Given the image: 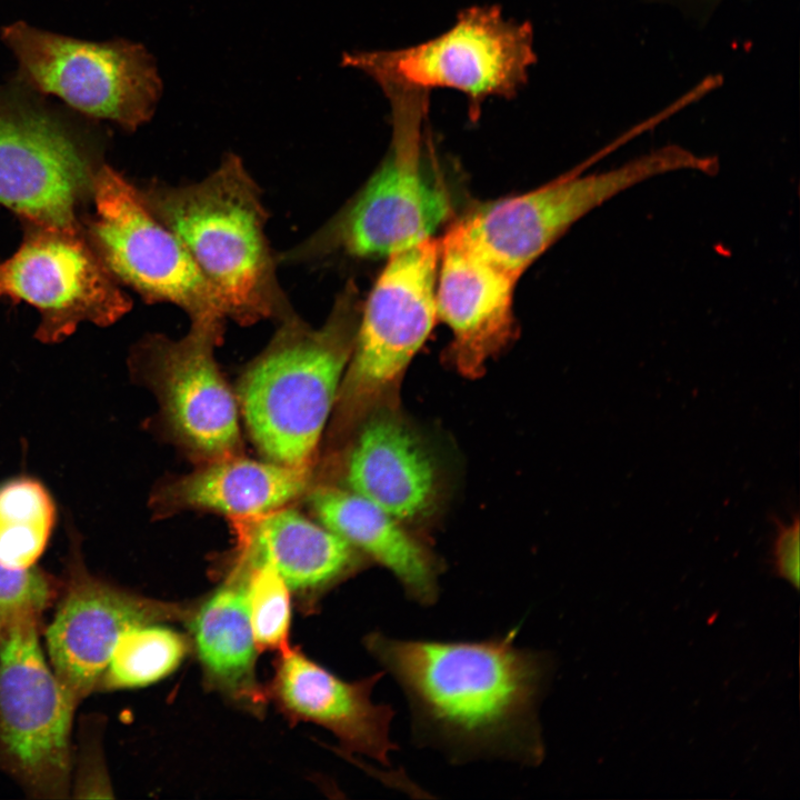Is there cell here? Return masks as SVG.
Instances as JSON below:
<instances>
[{"mask_svg": "<svg viewBox=\"0 0 800 800\" xmlns=\"http://www.w3.org/2000/svg\"><path fill=\"white\" fill-rule=\"evenodd\" d=\"M223 323L191 322L178 341L153 337L134 356L158 383L178 434L194 450L224 457L239 443L238 406L214 361Z\"/></svg>", "mask_w": 800, "mask_h": 800, "instance_id": "13", "label": "cell"}, {"mask_svg": "<svg viewBox=\"0 0 800 800\" xmlns=\"http://www.w3.org/2000/svg\"><path fill=\"white\" fill-rule=\"evenodd\" d=\"M139 192L187 249L227 317L252 324L293 312L277 278L260 189L240 157L228 153L198 182L152 183Z\"/></svg>", "mask_w": 800, "mask_h": 800, "instance_id": "2", "label": "cell"}, {"mask_svg": "<svg viewBox=\"0 0 800 800\" xmlns=\"http://www.w3.org/2000/svg\"><path fill=\"white\" fill-rule=\"evenodd\" d=\"M517 634L440 641L372 631L363 643L402 690L418 747L454 764L536 767L546 754L539 707L554 664L546 651L518 647Z\"/></svg>", "mask_w": 800, "mask_h": 800, "instance_id": "1", "label": "cell"}, {"mask_svg": "<svg viewBox=\"0 0 800 800\" xmlns=\"http://www.w3.org/2000/svg\"><path fill=\"white\" fill-rule=\"evenodd\" d=\"M534 61L528 22L506 19L498 6H476L460 11L436 38L402 49L344 53L341 63L364 72L383 91L458 90L476 121L487 98L517 94Z\"/></svg>", "mask_w": 800, "mask_h": 800, "instance_id": "5", "label": "cell"}, {"mask_svg": "<svg viewBox=\"0 0 800 800\" xmlns=\"http://www.w3.org/2000/svg\"><path fill=\"white\" fill-rule=\"evenodd\" d=\"M191 631L206 676L223 692L253 706L263 702L254 671L257 646L244 579L218 588L197 610Z\"/></svg>", "mask_w": 800, "mask_h": 800, "instance_id": "20", "label": "cell"}, {"mask_svg": "<svg viewBox=\"0 0 800 800\" xmlns=\"http://www.w3.org/2000/svg\"><path fill=\"white\" fill-rule=\"evenodd\" d=\"M94 214L84 236L117 281L148 302H168L191 322L224 323L216 290L180 240L143 202L139 190L101 164L93 182Z\"/></svg>", "mask_w": 800, "mask_h": 800, "instance_id": "9", "label": "cell"}, {"mask_svg": "<svg viewBox=\"0 0 800 800\" xmlns=\"http://www.w3.org/2000/svg\"><path fill=\"white\" fill-rule=\"evenodd\" d=\"M311 506L322 526L388 569L411 601L423 607L438 601L441 561L399 520L350 490L321 488Z\"/></svg>", "mask_w": 800, "mask_h": 800, "instance_id": "18", "label": "cell"}, {"mask_svg": "<svg viewBox=\"0 0 800 800\" xmlns=\"http://www.w3.org/2000/svg\"><path fill=\"white\" fill-rule=\"evenodd\" d=\"M390 150L372 177L339 213L293 248L278 263H308L333 253L356 258L391 256L429 238L448 218L444 189L428 178L423 164L429 92L389 89Z\"/></svg>", "mask_w": 800, "mask_h": 800, "instance_id": "4", "label": "cell"}, {"mask_svg": "<svg viewBox=\"0 0 800 800\" xmlns=\"http://www.w3.org/2000/svg\"><path fill=\"white\" fill-rule=\"evenodd\" d=\"M776 536L772 542V567L777 576L799 589L800 580V521L794 513L790 522L773 517Z\"/></svg>", "mask_w": 800, "mask_h": 800, "instance_id": "26", "label": "cell"}, {"mask_svg": "<svg viewBox=\"0 0 800 800\" xmlns=\"http://www.w3.org/2000/svg\"><path fill=\"white\" fill-rule=\"evenodd\" d=\"M440 241L429 238L389 256L359 319L342 378L340 409L359 420L374 408L397 403L399 382L436 317Z\"/></svg>", "mask_w": 800, "mask_h": 800, "instance_id": "7", "label": "cell"}, {"mask_svg": "<svg viewBox=\"0 0 800 800\" xmlns=\"http://www.w3.org/2000/svg\"><path fill=\"white\" fill-rule=\"evenodd\" d=\"M1 36L22 77L38 91L130 131L152 118L162 81L142 44L83 41L21 21L3 28Z\"/></svg>", "mask_w": 800, "mask_h": 800, "instance_id": "8", "label": "cell"}, {"mask_svg": "<svg viewBox=\"0 0 800 800\" xmlns=\"http://www.w3.org/2000/svg\"><path fill=\"white\" fill-rule=\"evenodd\" d=\"M181 614L177 606L127 592L78 567L47 629L53 672L79 701L100 682L113 647L124 631Z\"/></svg>", "mask_w": 800, "mask_h": 800, "instance_id": "14", "label": "cell"}, {"mask_svg": "<svg viewBox=\"0 0 800 800\" xmlns=\"http://www.w3.org/2000/svg\"><path fill=\"white\" fill-rule=\"evenodd\" d=\"M188 651L186 638L154 623L134 626L117 640L100 684L106 689L143 687L174 671Z\"/></svg>", "mask_w": 800, "mask_h": 800, "instance_id": "23", "label": "cell"}, {"mask_svg": "<svg viewBox=\"0 0 800 800\" xmlns=\"http://www.w3.org/2000/svg\"><path fill=\"white\" fill-rule=\"evenodd\" d=\"M56 509L47 489L37 480L18 478L0 486V563L32 567L51 534Z\"/></svg>", "mask_w": 800, "mask_h": 800, "instance_id": "22", "label": "cell"}, {"mask_svg": "<svg viewBox=\"0 0 800 800\" xmlns=\"http://www.w3.org/2000/svg\"><path fill=\"white\" fill-rule=\"evenodd\" d=\"M354 284L339 292L322 327L294 312L241 377L238 400L258 449L280 464L306 468L350 360L361 314Z\"/></svg>", "mask_w": 800, "mask_h": 800, "instance_id": "3", "label": "cell"}, {"mask_svg": "<svg viewBox=\"0 0 800 800\" xmlns=\"http://www.w3.org/2000/svg\"><path fill=\"white\" fill-rule=\"evenodd\" d=\"M100 166L58 118L0 104V203L24 222L82 231L78 207L92 199Z\"/></svg>", "mask_w": 800, "mask_h": 800, "instance_id": "12", "label": "cell"}, {"mask_svg": "<svg viewBox=\"0 0 800 800\" xmlns=\"http://www.w3.org/2000/svg\"><path fill=\"white\" fill-rule=\"evenodd\" d=\"M357 551L330 529L291 509L262 516L247 542L250 564H270L292 590L321 589L347 578L361 567Z\"/></svg>", "mask_w": 800, "mask_h": 800, "instance_id": "19", "label": "cell"}, {"mask_svg": "<svg viewBox=\"0 0 800 800\" xmlns=\"http://www.w3.org/2000/svg\"><path fill=\"white\" fill-rule=\"evenodd\" d=\"M244 590L257 649L287 650L291 610L286 582L270 564L254 563Z\"/></svg>", "mask_w": 800, "mask_h": 800, "instance_id": "24", "label": "cell"}, {"mask_svg": "<svg viewBox=\"0 0 800 800\" xmlns=\"http://www.w3.org/2000/svg\"><path fill=\"white\" fill-rule=\"evenodd\" d=\"M349 450L346 483L399 521L430 514L441 494V470L424 438L397 403L370 411Z\"/></svg>", "mask_w": 800, "mask_h": 800, "instance_id": "16", "label": "cell"}, {"mask_svg": "<svg viewBox=\"0 0 800 800\" xmlns=\"http://www.w3.org/2000/svg\"><path fill=\"white\" fill-rule=\"evenodd\" d=\"M281 653L274 693L284 710L332 731L346 749L390 766V753L399 749L390 738L396 711L391 704L371 699L386 672L350 682L299 651L288 648Z\"/></svg>", "mask_w": 800, "mask_h": 800, "instance_id": "17", "label": "cell"}, {"mask_svg": "<svg viewBox=\"0 0 800 800\" xmlns=\"http://www.w3.org/2000/svg\"><path fill=\"white\" fill-rule=\"evenodd\" d=\"M38 619L3 626L0 650V750L33 791L61 797L70 771L72 714L78 702L47 664Z\"/></svg>", "mask_w": 800, "mask_h": 800, "instance_id": "10", "label": "cell"}, {"mask_svg": "<svg viewBox=\"0 0 800 800\" xmlns=\"http://www.w3.org/2000/svg\"><path fill=\"white\" fill-rule=\"evenodd\" d=\"M56 594L53 580L38 568H9L0 563V622L37 618Z\"/></svg>", "mask_w": 800, "mask_h": 800, "instance_id": "25", "label": "cell"}, {"mask_svg": "<svg viewBox=\"0 0 800 800\" xmlns=\"http://www.w3.org/2000/svg\"><path fill=\"white\" fill-rule=\"evenodd\" d=\"M437 316L452 331L448 357L460 373L479 377L486 362L516 336L518 280L494 267L451 229L440 241Z\"/></svg>", "mask_w": 800, "mask_h": 800, "instance_id": "15", "label": "cell"}, {"mask_svg": "<svg viewBox=\"0 0 800 800\" xmlns=\"http://www.w3.org/2000/svg\"><path fill=\"white\" fill-rule=\"evenodd\" d=\"M702 157L668 146L598 173L569 172L530 192L482 203L453 230L481 258L516 280L588 212L647 179L676 170H701Z\"/></svg>", "mask_w": 800, "mask_h": 800, "instance_id": "6", "label": "cell"}, {"mask_svg": "<svg viewBox=\"0 0 800 800\" xmlns=\"http://www.w3.org/2000/svg\"><path fill=\"white\" fill-rule=\"evenodd\" d=\"M306 487V468L229 459L188 476L172 491L182 506L256 517L281 509Z\"/></svg>", "mask_w": 800, "mask_h": 800, "instance_id": "21", "label": "cell"}, {"mask_svg": "<svg viewBox=\"0 0 800 800\" xmlns=\"http://www.w3.org/2000/svg\"><path fill=\"white\" fill-rule=\"evenodd\" d=\"M24 226L20 247L0 263V297L23 300L38 309L37 339L58 342L82 322L110 326L130 310L131 300L84 231Z\"/></svg>", "mask_w": 800, "mask_h": 800, "instance_id": "11", "label": "cell"}]
</instances>
